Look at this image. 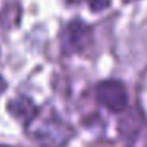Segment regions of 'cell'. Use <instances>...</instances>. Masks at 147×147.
I'll return each instance as SVG.
<instances>
[{
  "instance_id": "6da1fadb",
  "label": "cell",
  "mask_w": 147,
  "mask_h": 147,
  "mask_svg": "<svg viewBox=\"0 0 147 147\" xmlns=\"http://www.w3.org/2000/svg\"><path fill=\"white\" fill-rule=\"evenodd\" d=\"M68 38H70V43H73L76 48H82L87 41H89L90 36V29L82 22H71L67 29Z\"/></svg>"
}]
</instances>
